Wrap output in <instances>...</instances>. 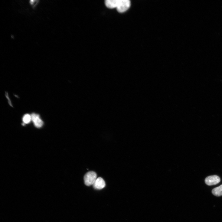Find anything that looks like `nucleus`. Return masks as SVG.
Here are the masks:
<instances>
[{"instance_id": "nucleus-3", "label": "nucleus", "mask_w": 222, "mask_h": 222, "mask_svg": "<svg viewBox=\"0 0 222 222\" xmlns=\"http://www.w3.org/2000/svg\"><path fill=\"white\" fill-rule=\"evenodd\" d=\"M220 181V178L217 175L208 176L206 178L205 182L209 186L214 185L219 183Z\"/></svg>"}, {"instance_id": "nucleus-1", "label": "nucleus", "mask_w": 222, "mask_h": 222, "mask_svg": "<svg viewBox=\"0 0 222 222\" xmlns=\"http://www.w3.org/2000/svg\"><path fill=\"white\" fill-rule=\"evenodd\" d=\"M105 4L109 8H116L120 13L125 12L131 6V2L129 0H106Z\"/></svg>"}, {"instance_id": "nucleus-7", "label": "nucleus", "mask_w": 222, "mask_h": 222, "mask_svg": "<svg viewBox=\"0 0 222 222\" xmlns=\"http://www.w3.org/2000/svg\"><path fill=\"white\" fill-rule=\"evenodd\" d=\"M31 120V116L28 114H25L23 118V121L25 124L29 123Z\"/></svg>"}, {"instance_id": "nucleus-6", "label": "nucleus", "mask_w": 222, "mask_h": 222, "mask_svg": "<svg viewBox=\"0 0 222 222\" xmlns=\"http://www.w3.org/2000/svg\"><path fill=\"white\" fill-rule=\"evenodd\" d=\"M212 193L216 196H222V184L213 189L212 190Z\"/></svg>"}, {"instance_id": "nucleus-2", "label": "nucleus", "mask_w": 222, "mask_h": 222, "mask_svg": "<svg viewBox=\"0 0 222 222\" xmlns=\"http://www.w3.org/2000/svg\"><path fill=\"white\" fill-rule=\"evenodd\" d=\"M97 179L96 173L93 171H90L87 173L84 177L85 184L87 186L93 185Z\"/></svg>"}, {"instance_id": "nucleus-5", "label": "nucleus", "mask_w": 222, "mask_h": 222, "mask_svg": "<svg viewBox=\"0 0 222 222\" xmlns=\"http://www.w3.org/2000/svg\"><path fill=\"white\" fill-rule=\"evenodd\" d=\"M93 185L95 189L100 190L105 187L106 184L104 180L102 178L100 177L97 179Z\"/></svg>"}, {"instance_id": "nucleus-9", "label": "nucleus", "mask_w": 222, "mask_h": 222, "mask_svg": "<svg viewBox=\"0 0 222 222\" xmlns=\"http://www.w3.org/2000/svg\"><path fill=\"white\" fill-rule=\"evenodd\" d=\"M7 94L8 93H6V97H7V99L9 100V104H10V105L11 106H12V105L11 104V102L10 101V100L9 99V98H8V94Z\"/></svg>"}, {"instance_id": "nucleus-8", "label": "nucleus", "mask_w": 222, "mask_h": 222, "mask_svg": "<svg viewBox=\"0 0 222 222\" xmlns=\"http://www.w3.org/2000/svg\"><path fill=\"white\" fill-rule=\"evenodd\" d=\"M38 1H31L30 2L31 5L34 7L38 4Z\"/></svg>"}, {"instance_id": "nucleus-4", "label": "nucleus", "mask_w": 222, "mask_h": 222, "mask_svg": "<svg viewBox=\"0 0 222 222\" xmlns=\"http://www.w3.org/2000/svg\"><path fill=\"white\" fill-rule=\"evenodd\" d=\"M31 120H32L35 126L38 128L41 127L43 126L44 123L40 118V116L36 113H33L31 115Z\"/></svg>"}]
</instances>
